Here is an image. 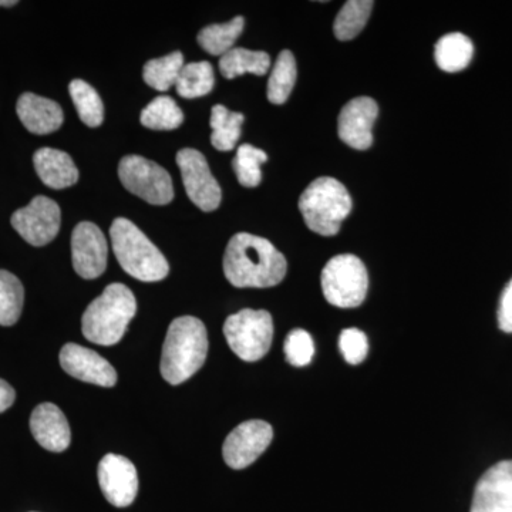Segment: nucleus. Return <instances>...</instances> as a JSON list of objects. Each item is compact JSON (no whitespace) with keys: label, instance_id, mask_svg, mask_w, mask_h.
<instances>
[{"label":"nucleus","instance_id":"nucleus-31","mask_svg":"<svg viewBox=\"0 0 512 512\" xmlns=\"http://www.w3.org/2000/svg\"><path fill=\"white\" fill-rule=\"evenodd\" d=\"M266 161H268V156L265 151L249 146V144L239 147L237 156L232 161L239 184L247 188L258 187L262 181L261 165Z\"/></svg>","mask_w":512,"mask_h":512},{"label":"nucleus","instance_id":"nucleus-19","mask_svg":"<svg viewBox=\"0 0 512 512\" xmlns=\"http://www.w3.org/2000/svg\"><path fill=\"white\" fill-rule=\"evenodd\" d=\"M33 164L42 183L53 190L72 187L79 181V170L72 157L55 148L37 150Z\"/></svg>","mask_w":512,"mask_h":512},{"label":"nucleus","instance_id":"nucleus-9","mask_svg":"<svg viewBox=\"0 0 512 512\" xmlns=\"http://www.w3.org/2000/svg\"><path fill=\"white\" fill-rule=\"evenodd\" d=\"M177 164L188 198L202 211L217 210L222 198L220 184L211 174L210 165L200 151L192 148L178 151Z\"/></svg>","mask_w":512,"mask_h":512},{"label":"nucleus","instance_id":"nucleus-22","mask_svg":"<svg viewBox=\"0 0 512 512\" xmlns=\"http://www.w3.org/2000/svg\"><path fill=\"white\" fill-rule=\"evenodd\" d=\"M244 114L229 111L227 107L217 104L211 111V143L218 151H231L237 146L241 137Z\"/></svg>","mask_w":512,"mask_h":512},{"label":"nucleus","instance_id":"nucleus-2","mask_svg":"<svg viewBox=\"0 0 512 512\" xmlns=\"http://www.w3.org/2000/svg\"><path fill=\"white\" fill-rule=\"evenodd\" d=\"M208 353L207 329L200 319L183 316L173 320L161 355V375L168 383L187 382L204 366Z\"/></svg>","mask_w":512,"mask_h":512},{"label":"nucleus","instance_id":"nucleus-1","mask_svg":"<svg viewBox=\"0 0 512 512\" xmlns=\"http://www.w3.org/2000/svg\"><path fill=\"white\" fill-rule=\"evenodd\" d=\"M285 256L268 239L241 232L228 242L224 274L235 288H272L286 275Z\"/></svg>","mask_w":512,"mask_h":512},{"label":"nucleus","instance_id":"nucleus-16","mask_svg":"<svg viewBox=\"0 0 512 512\" xmlns=\"http://www.w3.org/2000/svg\"><path fill=\"white\" fill-rule=\"evenodd\" d=\"M60 365L67 375L82 382L97 384L101 387H113L117 383L114 367L99 353L83 346L67 343L60 352Z\"/></svg>","mask_w":512,"mask_h":512},{"label":"nucleus","instance_id":"nucleus-24","mask_svg":"<svg viewBox=\"0 0 512 512\" xmlns=\"http://www.w3.org/2000/svg\"><path fill=\"white\" fill-rule=\"evenodd\" d=\"M245 20L237 16L228 23L222 25L207 26L198 33V43L205 52L212 56H224L229 50L234 49L235 42L244 30Z\"/></svg>","mask_w":512,"mask_h":512},{"label":"nucleus","instance_id":"nucleus-18","mask_svg":"<svg viewBox=\"0 0 512 512\" xmlns=\"http://www.w3.org/2000/svg\"><path fill=\"white\" fill-rule=\"evenodd\" d=\"M16 111L23 126L37 136L59 130L64 120L62 107L56 101L33 93H25L19 97Z\"/></svg>","mask_w":512,"mask_h":512},{"label":"nucleus","instance_id":"nucleus-20","mask_svg":"<svg viewBox=\"0 0 512 512\" xmlns=\"http://www.w3.org/2000/svg\"><path fill=\"white\" fill-rule=\"evenodd\" d=\"M473 55V42L463 33H448L441 37L434 50L437 66L447 73H457L466 69Z\"/></svg>","mask_w":512,"mask_h":512},{"label":"nucleus","instance_id":"nucleus-33","mask_svg":"<svg viewBox=\"0 0 512 512\" xmlns=\"http://www.w3.org/2000/svg\"><path fill=\"white\" fill-rule=\"evenodd\" d=\"M339 348L350 365H359L369 353L367 336L360 329L349 328L340 333Z\"/></svg>","mask_w":512,"mask_h":512},{"label":"nucleus","instance_id":"nucleus-15","mask_svg":"<svg viewBox=\"0 0 512 512\" xmlns=\"http://www.w3.org/2000/svg\"><path fill=\"white\" fill-rule=\"evenodd\" d=\"M377 114H379V107L370 97H357L349 101L339 114L340 140L355 150H367L372 147V128Z\"/></svg>","mask_w":512,"mask_h":512},{"label":"nucleus","instance_id":"nucleus-13","mask_svg":"<svg viewBox=\"0 0 512 512\" xmlns=\"http://www.w3.org/2000/svg\"><path fill=\"white\" fill-rule=\"evenodd\" d=\"M99 483L104 497L117 508L134 503L138 493V477L128 458L107 454L99 464Z\"/></svg>","mask_w":512,"mask_h":512},{"label":"nucleus","instance_id":"nucleus-21","mask_svg":"<svg viewBox=\"0 0 512 512\" xmlns=\"http://www.w3.org/2000/svg\"><path fill=\"white\" fill-rule=\"evenodd\" d=\"M269 69H271V57L268 53L254 52L242 47L229 50L220 60V72L225 79L229 80L244 76L245 73L264 76Z\"/></svg>","mask_w":512,"mask_h":512},{"label":"nucleus","instance_id":"nucleus-32","mask_svg":"<svg viewBox=\"0 0 512 512\" xmlns=\"http://www.w3.org/2000/svg\"><path fill=\"white\" fill-rule=\"evenodd\" d=\"M284 352L286 360L295 367L308 366L315 356V343L306 330L295 329L285 340Z\"/></svg>","mask_w":512,"mask_h":512},{"label":"nucleus","instance_id":"nucleus-26","mask_svg":"<svg viewBox=\"0 0 512 512\" xmlns=\"http://www.w3.org/2000/svg\"><path fill=\"white\" fill-rule=\"evenodd\" d=\"M296 76H298V70H296L295 57L289 50H284L279 53L271 76H269L268 100L272 104H284L291 96Z\"/></svg>","mask_w":512,"mask_h":512},{"label":"nucleus","instance_id":"nucleus-11","mask_svg":"<svg viewBox=\"0 0 512 512\" xmlns=\"http://www.w3.org/2000/svg\"><path fill=\"white\" fill-rule=\"evenodd\" d=\"M274 439L271 424L262 420H249L239 424L225 439L222 454L225 463L234 470L254 464Z\"/></svg>","mask_w":512,"mask_h":512},{"label":"nucleus","instance_id":"nucleus-7","mask_svg":"<svg viewBox=\"0 0 512 512\" xmlns=\"http://www.w3.org/2000/svg\"><path fill=\"white\" fill-rule=\"evenodd\" d=\"M224 335L239 359L256 362L271 349L274 320L269 312L244 309L225 320Z\"/></svg>","mask_w":512,"mask_h":512},{"label":"nucleus","instance_id":"nucleus-3","mask_svg":"<svg viewBox=\"0 0 512 512\" xmlns=\"http://www.w3.org/2000/svg\"><path fill=\"white\" fill-rule=\"evenodd\" d=\"M136 312L137 302L130 288L123 284H111L83 313L84 338L96 345H116L127 332L128 323Z\"/></svg>","mask_w":512,"mask_h":512},{"label":"nucleus","instance_id":"nucleus-23","mask_svg":"<svg viewBox=\"0 0 512 512\" xmlns=\"http://www.w3.org/2000/svg\"><path fill=\"white\" fill-rule=\"evenodd\" d=\"M214 86L215 74L211 63L197 62L184 64L175 89L184 99H197L210 94Z\"/></svg>","mask_w":512,"mask_h":512},{"label":"nucleus","instance_id":"nucleus-25","mask_svg":"<svg viewBox=\"0 0 512 512\" xmlns=\"http://www.w3.org/2000/svg\"><path fill=\"white\" fill-rule=\"evenodd\" d=\"M373 5L375 3L372 0H349L346 2L333 23L335 36L343 42L355 39L365 28Z\"/></svg>","mask_w":512,"mask_h":512},{"label":"nucleus","instance_id":"nucleus-28","mask_svg":"<svg viewBox=\"0 0 512 512\" xmlns=\"http://www.w3.org/2000/svg\"><path fill=\"white\" fill-rule=\"evenodd\" d=\"M141 124L151 130H175L183 124L184 114L171 97L161 96L141 111Z\"/></svg>","mask_w":512,"mask_h":512},{"label":"nucleus","instance_id":"nucleus-30","mask_svg":"<svg viewBox=\"0 0 512 512\" xmlns=\"http://www.w3.org/2000/svg\"><path fill=\"white\" fill-rule=\"evenodd\" d=\"M25 291L15 275L0 269V326H13L22 315Z\"/></svg>","mask_w":512,"mask_h":512},{"label":"nucleus","instance_id":"nucleus-17","mask_svg":"<svg viewBox=\"0 0 512 512\" xmlns=\"http://www.w3.org/2000/svg\"><path fill=\"white\" fill-rule=\"evenodd\" d=\"M30 431L47 451L62 453L70 446L72 433L62 410L52 403L39 404L30 417Z\"/></svg>","mask_w":512,"mask_h":512},{"label":"nucleus","instance_id":"nucleus-12","mask_svg":"<svg viewBox=\"0 0 512 512\" xmlns=\"http://www.w3.org/2000/svg\"><path fill=\"white\" fill-rule=\"evenodd\" d=\"M106 237L93 222H80L72 234V259L76 274L83 279H96L107 266Z\"/></svg>","mask_w":512,"mask_h":512},{"label":"nucleus","instance_id":"nucleus-14","mask_svg":"<svg viewBox=\"0 0 512 512\" xmlns=\"http://www.w3.org/2000/svg\"><path fill=\"white\" fill-rule=\"evenodd\" d=\"M470 512H512V460L485 471L474 490Z\"/></svg>","mask_w":512,"mask_h":512},{"label":"nucleus","instance_id":"nucleus-29","mask_svg":"<svg viewBox=\"0 0 512 512\" xmlns=\"http://www.w3.org/2000/svg\"><path fill=\"white\" fill-rule=\"evenodd\" d=\"M69 92L80 120L89 127L101 126L104 119V106L99 93L89 83L79 79L70 83Z\"/></svg>","mask_w":512,"mask_h":512},{"label":"nucleus","instance_id":"nucleus-10","mask_svg":"<svg viewBox=\"0 0 512 512\" xmlns=\"http://www.w3.org/2000/svg\"><path fill=\"white\" fill-rule=\"evenodd\" d=\"M10 222L28 244L45 247L59 234L62 212L55 201L40 195L28 207L16 211Z\"/></svg>","mask_w":512,"mask_h":512},{"label":"nucleus","instance_id":"nucleus-35","mask_svg":"<svg viewBox=\"0 0 512 512\" xmlns=\"http://www.w3.org/2000/svg\"><path fill=\"white\" fill-rule=\"evenodd\" d=\"M16 393L13 387L8 382L0 379V413L6 412V410L12 407L15 403Z\"/></svg>","mask_w":512,"mask_h":512},{"label":"nucleus","instance_id":"nucleus-8","mask_svg":"<svg viewBox=\"0 0 512 512\" xmlns=\"http://www.w3.org/2000/svg\"><path fill=\"white\" fill-rule=\"evenodd\" d=\"M119 175L124 187L148 204L167 205L173 201L174 188L170 174L147 158L124 157L120 161Z\"/></svg>","mask_w":512,"mask_h":512},{"label":"nucleus","instance_id":"nucleus-27","mask_svg":"<svg viewBox=\"0 0 512 512\" xmlns=\"http://www.w3.org/2000/svg\"><path fill=\"white\" fill-rule=\"evenodd\" d=\"M184 67V56L180 52L153 59L144 66V82L158 92H167L177 84Z\"/></svg>","mask_w":512,"mask_h":512},{"label":"nucleus","instance_id":"nucleus-5","mask_svg":"<svg viewBox=\"0 0 512 512\" xmlns=\"http://www.w3.org/2000/svg\"><path fill=\"white\" fill-rule=\"evenodd\" d=\"M299 210L311 231L323 237H333L352 211V198L340 181L320 177L303 191Z\"/></svg>","mask_w":512,"mask_h":512},{"label":"nucleus","instance_id":"nucleus-6","mask_svg":"<svg viewBox=\"0 0 512 512\" xmlns=\"http://www.w3.org/2000/svg\"><path fill=\"white\" fill-rule=\"evenodd\" d=\"M322 291L326 301L338 308L362 305L369 288L365 264L355 255H336L322 271Z\"/></svg>","mask_w":512,"mask_h":512},{"label":"nucleus","instance_id":"nucleus-36","mask_svg":"<svg viewBox=\"0 0 512 512\" xmlns=\"http://www.w3.org/2000/svg\"><path fill=\"white\" fill-rule=\"evenodd\" d=\"M18 5L16 0H0V6H5V8H10V6Z\"/></svg>","mask_w":512,"mask_h":512},{"label":"nucleus","instance_id":"nucleus-4","mask_svg":"<svg viewBox=\"0 0 512 512\" xmlns=\"http://www.w3.org/2000/svg\"><path fill=\"white\" fill-rule=\"evenodd\" d=\"M111 244L121 268L143 282L163 281L170 272L160 249L126 218H117L110 228Z\"/></svg>","mask_w":512,"mask_h":512},{"label":"nucleus","instance_id":"nucleus-34","mask_svg":"<svg viewBox=\"0 0 512 512\" xmlns=\"http://www.w3.org/2000/svg\"><path fill=\"white\" fill-rule=\"evenodd\" d=\"M498 326L505 333H512V279L505 286L498 306Z\"/></svg>","mask_w":512,"mask_h":512}]
</instances>
